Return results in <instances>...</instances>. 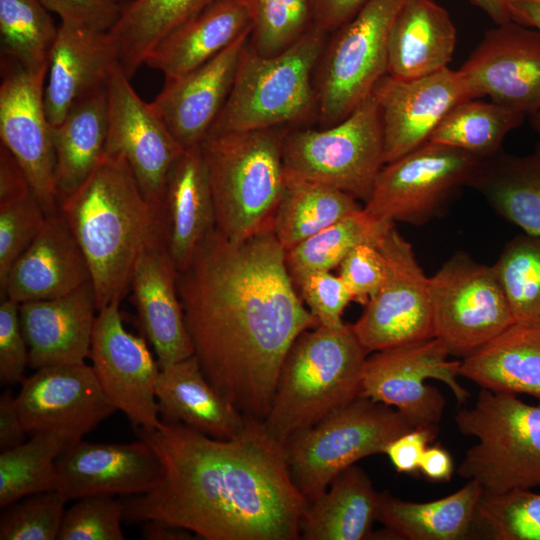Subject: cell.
Instances as JSON below:
<instances>
[{
    "instance_id": "1",
    "label": "cell",
    "mask_w": 540,
    "mask_h": 540,
    "mask_svg": "<svg viewBox=\"0 0 540 540\" xmlns=\"http://www.w3.org/2000/svg\"><path fill=\"white\" fill-rule=\"evenodd\" d=\"M177 287L205 377L247 420L262 423L290 347L318 325L272 226L242 241L213 229L178 272Z\"/></svg>"
},
{
    "instance_id": "2",
    "label": "cell",
    "mask_w": 540,
    "mask_h": 540,
    "mask_svg": "<svg viewBox=\"0 0 540 540\" xmlns=\"http://www.w3.org/2000/svg\"><path fill=\"white\" fill-rule=\"evenodd\" d=\"M161 472L148 491L129 496L124 522L160 520L205 540H297L307 500L294 485L284 445L262 423L216 439L180 423L136 428Z\"/></svg>"
},
{
    "instance_id": "3",
    "label": "cell",
    "mask_w": 540,
    "mask_h": 540,
    "mask_svg": "<svg viewBox=\"0 0 540 540\" xmlns=\"http://www.w3.org/2000/svg\"><path fill=\"white\" fill-rule=\"evenodd\" d=\"M59 212L87 261L97 310L120 303L142 248L163 227L161 210L146 200L123 157L104 154Z\"/></svg>"
},
{
    "instance_id": "4",
    "label": "cell",
    "mask_w": 540,
    "mask_h": 540,
    "mask_svg": "<svg viewBox=\"0 0 540 540\" xmlns=\"http://www.w3.org/2000/svg\"><path fill=\"white\" fill-rule=\"evenodd\" d=\"M369 353L345 323L301 333L282 364L264 430L284 444L358 397Z\"/></svg>"
},
{
    "instance_id": "5",
    "label": "cell",
    "mask_w": 540,
    "mask_h": 540,
    "mask_svg": "<svg viewBox=\"0 0 540 540\" xmlns=\"http://www.w3.org/2000/svg\"><path fill=\"white\" fill-rule=\"evenodd\" d=\"M287 127L208 134L200 144L207 165L215 227L242 241L272 226L286 172Z\"/></svg>"
},
{
    "instance_id": "6",
    "label": "cell",
    "mask_w": 540,
    "mask_h": 540,
    "mask_svg": "<svg viewBox=\"0 0 540 540\" xmlns=\"http://www.w3.org/2000/svg\"><path fill=\"white\" fill-rule=\"evenodd\" d=\"M326 35L313 25L274 56L258 54L247 42L229 96L208 134L300 125L317 117L313 76Z\"/></svg>"
},
{
    "instance_id": "7",
    "label": "cell",
    "mask_w": 540,
    "mask_h": 540,
    "mask_svg": "<svg viewBox=\"0 0 540 540\" xmlns=\"http://www.w3.org/2000/svg\"><path fill=\"white\" fill-rule=\"evenodd\" d=\"M454 421L461 434L477 439L457 469L459 476L478 482L485 493L540 487V403L481 388Z\"/></svg>"
},
{
    "instance_id": "8",
    "label": "cell",
    "mask_w": 540,
    "mask_h": 540,
    "mask_svg": "<svg viewBox=\"0 0 540 540\" xmlns=\"http://www.w3.org/2000/svg\"><path fill=\"white\" fill-rule=\"evenodd\" d=\"M413 428L395 408L358 396L284 442L291 479L311 501L341 472L384 454L393 439Z\"/></svg>"
},
{
    "instance_id": "9",
    "label": "cell",
    "mask_w": 540,
    "mask_h": 540,
    "mask_svg": "<svg viewBox=\"0 0 540 540\" xmlns=\"http://www.w3.org/2000/svg\"><path fill=\"white\" fill-rule=\"evenodd\" d=\"M283 162L286 174L331 186L365 203L384 165L383 130L373 91L334 125L288 129Z\"/></svg>"
},
{
    "instance_id": "10",
    "label": "cell",
    "mask_w": 540,
    "mask_h": 540,
    "mask_svg": "<svg viewBox=\"0 0 540 540\" xmlns=\"http://www.w3.org/2000/svg\"><path fill=\"white\" fill-rule=\"evenodd\" d=\"M409 0H368L334 31L317 64L315 90L320 126L348 116L387 74L393 23Z\"/></svg>"
},
{
    "instance_id": "11",
    "label": "cell",
    "mask_w": 540,
    "mask_h": 540,
    "mask_svg": "<svg viewBox=\"0 0 540 540\" xmlns=\"http://www.w3.org/2000/svg\"><path fill=\"white\" fill-rule=\"evenodd\" d=\"M482 160L428 141L382 166L363 208L379 220L426 224L439 217L456 193L468 186Z\"/></svg>"
},
{
    "instance_id": "12",
    "label": "cell",
    "mask_w": 540,
    "mask_h": 540,
    "mask_svg": "<svg viewBox=\"0 0 540 540\" xmlns=\"http://www.w3.org/2000/svg\"><path fill=\"white\" fill-rule=\"evenodd\" d=\"M434 338L465 358L515 323L492 266L454 253L429 277Z\"/></svg>"
},
{
    "instance_id": "13",
    "label": "cell",
    "mask_w": 540,
    "mask_h": 540,
    "mask_svg": "<svg viewBox=\"0 0 540 540\" xmlns=\"http://www.w3.org/2000/svg\"><path fill=\"white\" fill-rule=\"evenodd\" d=\"M448 356L437 338L374 351L363 365L359 396L395 408L414 427L437 426L445 399L426 379L443 382L461 404L469 397L457 380L461 361Z\"/></svg>"
},
{
    "instance_id": "14",
    "label": "cell",
    "mask_w": 540,
    "mask_h": 540,
    "mask_svg": "<svg viewBox=\"0 0 540 540\" xmlns=\"http://www.w3.org/2000/svg\"><path fill=\"white\" fill-rule=\"evenodd\" d=\"M376 246L385 257L387 276L351 325L355 335L369 352L434 338L429 277L411 243L392 224Z\"/></svg>"
},
{
    "instance_id": "15",
    "label": "cell",
    "mask_w": 540,
    "mask_h": 540,
    "mask_svg": "<svg viewBox=\"0 0 540 540\" xmlns=\"http://www.w3.org/2000/svg\"><path fill=\"white\" fill-rule=\"evenodd\" d=\"M0 138L25 172L46 217L59 213L52 126L44 106L48 70L29 72L2 59Z\"/></svg>"
},
{
    "instance_id": "16",
    "label": "cell",
    "mask_w": 540,
    "mask_h": 540,
    "mask_svg": "<svg viewBox=\"0 0 540 540\" xmlns=\"http://www.w3.org/2000/svg\"><path fill=\"white\" fill-rule=\"evenodd\" d=\"M108 129L104 154L129 164L146 200L161 210L169 170L183 152L150 103L130 84L119 62L107 80Z\"/></svg>"
},
{
    "instance_id": "17",
    "label": "cell",
    "mask_w": 540,
    "mask_h": 540,
    "mask_svg": "<svg viewBox=\"0 0 540 540\" xmlns=\"http://www.w3.org/2000/svg\"><path fill=\"white\" fill-rule=\"evenodd\" d=\"M119 304L98 311L89 352L91 367L115 409L135 428L153 430L161 425L156 400L161 369L145 340L124 327Z\"/></svg>"
},
{
    "instance_id": "18",
    "label": "cell",
    "mask_w": 540,
    "mask_h": 540,
    "mask_svg": "<svg viewBox=\"0 0 540 540\" xmlns=\"http://www.w3.org/2000/svg\"><path fill=\"white\" fill-rule=\"evenodd\" d=\"M15 401L27 435L52 431L76 441L116 411L85 362L37 369Z\"/></svg>"
},
{
    "instance_id": "19",
    "label": "cell",
    "mask_w": 540,
    "mask_h": 540,
    "mask_svg": "<svg viewBox=\"0 0 540 540\" xmlns=\"http://www.w3.org/2000/svg\"><path fill=\"white\" fill-rule=\"evenodd\" d=\"M459 71L475 98L531 115L540 108V31L513 20L496 25Z\"/></svg>"
},
{
    "instance_id": "20",
    "label": "cell",
    "mask_w": 540,
    "mask_h": 540,
    "mask_svg": "<svg viewBox=\"0 0 540 540\" xmlns=\"http://www.w3.org/2000/svg\"><path fill=\"white\" fill-rule=\"evenodd\" d=\"M373 93L380 110L384 164L428 142L454 106L475 98L459 69L449 67L406 81L386 74Z\"/></svg>"
},
{
    "instance_id": "21",
    "label": "cell",
    "mask_w": 540,
    "mask_h": 540,
    "mask_svg": "<svg viewBox=\"0 0 540 540\" xmlns=\"http://www.w3.org/2000/svg\"><path fill=\"white\" fill-rule=\"evenodd\" d=\"M164 225L142 248L130 288L137 320L160 369L194 355Z\"/></svg>"
},
{
    "instance_id": "22",
    "label": "cell",
    "mask_w": 540,
    "mask_h": 540,
    "mask_svg": "<svg viewBox=\"0 0 540 540\" xmlns=\"http://www.w3.org/2000/svg\"><path fill=\"white\" fill-rule=\"evenodd\" d=\"M56 490L68 501L96 495L133 496L151 489L161 465L143 440L133 443H71L56 461Z\"/></svg>"
},
{
    "instance_id": "23",
    "label": "cell",
    "mask_w": 540,
    "mask_h": 540,
    "mask_svg": "<svg viewBox=\"0 0 540 540\" xmlns=\"http://www.w3.org/2000/svg\"><path fill=\"white\" fill-rule=\"evenodd\" d=\"M246 33L198 68L165 84L150 103L183 149L200 145L231 91Z\"/></svg>"
},
{
    "instance_id": "24",
    "label": "cell",
    "mask_w": 540,
    "mask_h": 540,
    "mask_svg": "<svg viewBox=\"0 0 540 540\" xmlns=\"http://www.w3.org/2000/svg\"><path fill=\"white\" fill-rule=\"evenodd\" d=\"M96 311L91 282L62 297L19 304L29 367L37 370L84 363L89 357Z\"/></svg>"
},
{
    "instance_id": "25",
    "label": "cell",
    "mask_w": 540,
    "mask_h": 540,
    "mask_svg": "<svg viewBox=\"0 0 540 540\" xmlns=\"http://www.w3.org/2000/svg\"><path fill=\"white\" fill-rule=\"evenodd\" d=\"M91 282L85 256L59 212L46 220L31 244L12 266L1 300L21 304L72 293Z\"/></svg>"
},
{
    "instance_id": "26",
    "label": "cell",
    "mask_w": 540,
    "mask_h": 540,
    "mask_svg": "<svg viewBox=\"0 0 540 540\" xmlns=\"http://www.w3.org/2000/svg\"><path fill=\"white\" fill-rule=\"evenodd\" d=\"M117 62L110 32L61 22L44 87V106L51 126L58 125L78 100L106 85Z\"/></svg>"
},
{
    "instance_id": "27",
    "label": "cell",
    "mask_w": 540,
    "mask_h": 540,
    "mask_svg": "<svg viewBox=\"0 0 540 540\" xmlns=\"http://www.w3.org/2000/svg\"><path fill=\"white\" fill-rule=\"evenodd\" d=\"M161 214L171 259L181 272L199 244L216 228L209 174L200 145L184 149L172 164Z\"/></svg>"
},
{
    "instance_id": "28",
    "label": "cell",
    "mask_w": 540,
    "mask_h": 540,
    "mask_svg": "<svg viewBox=\"0 0 540 540\" xmlns=\"http://www.w3.org/2000/svg\"><path fill=\"white\" fill-rule=\"evenodd\" d=\"M251 29L249 0H215L166 35L144 64L160 71L165 80L175 79L203 65Z\"/></svg>"
},
{
    "instance_id": "29",
    "label": "cell",
    "mask_w": 540,
    "mask_h": 540,
    "mask_svg": "<svg viewBox=\"0 0 540 540\" xmlns=\"http://www.w3.org/2000/svg\"><path fill=\"white\" fill-rule=\"evenodd\" d=\"M156 400L162 422L216 439L238 437L252 422L218 394L194 355L160 370Z\"/></svg>"
},
{
    "instance_id": "30",
    "label": "cell",
    "mask_w": 540,
    "mask_h": 540,
    "mask_svg": "<svg viewBox=\"0 0 540 540\" xmlns=\"http://www.w3.org/2000/svg\"><path fill=\"white\" fill-rule=\"evenodd\" d=\"M456 40V28L445 8L434 0H409L391 29L387 74L406 81L447 68Z\"/></svg>"
},
{
    "instance_id": "31",
    "label": "cell",
    "mask_w": 540,
    "mask_h": 540,
    "mask_svg": "<svg viewBox=\"0 0 540 540\" xmlns=\"http://www.w3.org/2000/svg\"><path fill=\"white\" fill-rule=\"evenodd\" d=\"M459 375L484 389L540 401V324L513 323L463 358Z\"/></svg>"
},
{
    "instance_id": "32",
    "label": "cell",
    "mask_w": 540,
    "mask_h": 540,
    "mask_svg": "<svg viewBox=\"0 0 540 540\" xmlns=\"http://www.w3.org/2000/svg\"><path fill=\"white\" fill-rule=\"evenodd\" d=\"M380 493L368 475L353 465L337 475L300 520V539L362 540L371 535Z\"/></svg>"
},
{
    "instance_id": "33",
    "label": "cell",
    "mask_w": 540,
    "mask_h": 540,
    "mask_svg": "<svg viewBox=\"0 0 540 540\" xmlns=\"http://www.w3.org/2000/svg\"><path fill=\"white\" fill-rule=\"evenodd\" d=\"M108 129L107 84L78 100L52 126L59 205L93 173L104 156Z\"/></svg>"
},
{
    "instance_id": "34",
    "label": "cell",
    "mask_w": 540,
    "mask_h": 540,
    "mask_svg": "<svg viewBox=\"0 0 540 540\" xmlns=\"http://www.w3.org/2000/svg\"><path fill=\"white\" fill-rule=\"evenodd\" d=\"M482 486L468 482L456 492L429 502L405 501L380 493L377 521L387 536L403 540H459L470 535Z\"/></svg>"
},
{
    "instance_id": "35",
    "label": "cell",
    "mask_w": 540,
    "mask_h": 540,
    "mask_svg": "<svg viewBox=\"0 0 540 540\" xmlns=\"http://www.w3.org/2000/svg\"><path fill=\"white\" fill-rule=\"evenodd\" d=\"M468 187L503 219L524 233L540 235V152L499 151L483 159Z\"/></svg>"
},
{
    "instance_id": "36",
    "label": "cell",
    "mask_w": 540,
    "mask_h": 540,
    "mask_svg": "<svg viewBox=\"0 0 540 540\" xmlns=\"http://www.w3.org/2000/svg\"><path fill=\"white\" fill-rule=\"evenodd\" d=\"M362 208L346 192L286 174L272 228L286 251Z\"/></svg>"
},
{
    "instance_id": "37",
    "label": "cell",
    "mask_w": 540,
    "mask_h": 540,
    "mask_svg": "<svg viewBox=\"0 0 540 540\" xmlns=\"http://www.w3.org/2000/svg\"><path fill=\"white\" fill-rule=\"evenodd\" d=\"M215 0H132L110 31L117 58L131 79L151 50L172 30Z\"/></svg>"
},
{
    "instance_id": "38",
    "label": "cell",
    "mask_w": 540,
    "mask_h": 540,
    "mask_svg": "<svg viewBox=\"0 0 540 540\" xmlns=\"http://www.w3.org/2000/svg\"><path fill=\"white\" fill-rule=\"evenodd\" d=\"M526 116L493 101L467 99L448 112L429 141L486 159L502 150L505 137L521 126Z\"/></svg>"
},
{
    "instance_id": "39",
    "label": "cell",
    "mask_w": 540,
    "mask_h": 540,
    "mask_svg": "<svg viewBox=\"0 0 540 540\" xmlns=\"http://www.w3.org/2000/svg\"><path fill=\"white\" fill-rule=\"evenodd\" d=\"M73 442L60 432H41L0 454V508L26 496L56 490V461Z\"/></svg>"
},
{
    "instance_id": "40",
    "label": "cell",
    "mask_w": 540,
    "mask_h": 540,
    "mask_svg": "<svg viewBox=\"0 0 540 540\" xmlns=\"http://www.w3.org/2000/svg\"><path fill=\"white\" fill-rule=\"evenodd\" d=\"M393 222L376 219L364 208L337 221L285 251L291 279L313 271H331L358 245H376Z\"/></svg>"
},
{
    "instance_id": "41",
    "label": "cell",
    "mask_w": 540,
    "mask_h": 540,
    "mask_svg": "<svg viewBox=\"0 0 540 540\" xmlns=\"http://www.w3.org/2000/svg\"><path fill=\"white\" fill-rule=\"evenodd\" d=\"M39 0H0V39L4 58L29 72L48 70L58 27Z\"/></svg>"
},
{
    "instance_id": "42",
    "label": "cell",
    "mask_w": 540,
    "mask_h": 540,
    "mask_svg": "<svg viewBox=\"0 0 540 540\" xmlns=\"http://www.w3.org/2000/svg\"><path fill=\"white\" fill-rule=\"evenodd\" d=\"M493 268L515 322L540 324V235L510 239Z\"/></svg>"
},
{
    "instance_id": "43",
    "label": "cell",
    "mask_w": 540,
    "mask_h": 540,
    "mask_svg": "<svg viewBox=\"0 0 540 540\" xmlns=\"http://www.w3.org/2000/svg\"><path fill=\"white\" fill-rule=\"evenodd\" d=\"M479 527L493 540H540V493L512 489L483 492L472 529Z\"/></svg>"
},
{
    "instance_id": "44",
    "label": "cell",
    "mask_w": 540,
    "mask_h": 540,
    "mask_svg": "<svg viewBox=\"0 0 540 540\" xmlns=\"http://www.w3.org/2000/svg\"><path fill=\"white\" fill-rule=\"evenodd\" d=\"M250 46L262 56L277 55L313 25V0H249Z\"/></svg>"
},
{
    "instance_id": "45",
    "label": "cell",
    "mask_w": 540,
    "mask_h": 540,
    "mask_svg": "<svg viewBox=\"0 0 540 540\" xmlns=\"http://www.w3.org/2000/svg\"><path fill=\"white\" fill-rule=\"evenodd\" d=\"M66 497L58 490L35 493L2 509L1 540H57Z\"/></svg>"
},
{
    "instance_id": "46",
    "label": "cell",
    "mask_w": 540,
    "mask_h": 540,
    "mask_svg": "<svg viewBox=\"0 0 540 540\" xmlns=\"http://www.w3.org/2000/svg\"><path fill=\"white\" fill-rule=\"evenodd\" d=\"M124 503L112 495L77 499L65 511L57 540H124Z\"/></svg>"
},
{
    "instance_id": "47",
    "label": "cell",
    "mask_w": 540,
    "mask_h": 540,
    "mask_svg": "<svg viewBox=\"0 0 540 540\" xmlns=\"http://www.w3.org/2000/svg\"><path fill=\"white\" fill-rule=\"evenodd\" d=\"M45 220L46 215L33 190L0 202V289Z\"/></svg>"
},
{
    "instance_id": "48",
    "label": "cell",
    "mask_w": 540,
    "mask_h": 540,
    "mask_svg": "<svg viewBox=\"0 0 540 540\" xmlns=\"http://www.w3.org/2000/svg\"><path fill=\"white\" fill-rule=\"evenodd\" d=\"M294 285L318 325L338 327L344 324V309L354 298L339 275L330 271H313L302 276Z\"/></svg>"
},
{
    "instance_id": "49",
    "label": "cell",
    "mask_w": 540,
    "mask_h": 540,
    "mask_svg": "<svg viewBox=\"0 0 540 540\" xmlns=\"http://www.w3.org/2000/svg\"><path fill=\"white\" fill-rule=\"evenodd\" d=\"M338 267L339 276L350 289L354 301L364 306L381 288L387 276L384 255L370 243L356 246Z\"/></svg>"
},
{
    "instance_id": "50",
    "label": "cell",
    "mask_w": 540,
    "mask_h": 540,
    "mask_svg": "<svg viewBox=\"0 0 540 540\" xmlns=\"http://www.w3.org/2000/svg\"><path fill=\"white\" fill-rule=\"evenodd\" d=\"M29 366L28 346L19 320V304L8 298L0 303V383H22Z\"/></svg>"
},
{
    "instance_id": "51",
    "label": "cell",
    "mask_w": 540,
    "mask_h": 540,
    "mask_svg": "<svg viewBox=\"0 0 540 540\" xmlns=\"http://www.w3.org/2000/svg\"><path fill=\"white\" fill-rule=\"evenodd\" d=\"M57 14L61 22L85 29L110 32L121 17L124 5L119 0H39Z\"/></svg>"
},
{
    "instance_id": "52",
    "label": "cell",
    "mask_w": 540,
    "mask_h": 540,
    "mask_svg": "<svg viewBox=\"0 0 540 540\" xmlns=\"http://www.w3.org/2000/svg\"><path fill=\"white\" fill-rule=\"evenodd\" d=\"M436 434L437 426L415 427L393 439L384 454L398 473H413L419 470L420 459Z\"/></svg>"
},
{
    "instance_id": "53",
    "label": "cell",
    "mask_w": 540,
    "mask_h": 540,
    "mask_svg": "<svg viewBox=\"0 0 540 540\" xmlns=\"http://www.w3.org/2000/svg\"><path fill=\"white\" fill-rule=\"evenodd\" d=\"M368 0H313L314 25L325 33H333L367 3Z\"/></svg>"
},
{
    "instance_id": "54",
    "label": "cell",
    "mask_w": 540,
    "mask_h": 540,
    "mask_svg": "<svg viewBox=\"0 0 540 540\" xmlns=\"http://www.w3.org/2000/svg\"><path fill=\"white\" fill-rule=\"evenodd\" d=\"M26 435L15 396L6 390L0 397V450H9L24 443Z\"/></svg>"
},
{
    "instance_id": "55",
    "label": "cell",
    "mask_w": 540,
    "mask_h": 540,
    "mask_svg": "<svg viewBox=\"0 0 540 540\" xmlns=\"http://www.w3.org/2000/svg\"><path fill=\"white\" fill-rule=\"evenodd\" d=\"M29 190L30 183L13 154L0 146V202L16 198Z\"/></svg>"
},
{
    "instance_id": "56",
    "label": "cell",
    "mask_w": 540,
    "mask_h": 540,
    "mask_svg": "<svg viewBox=\"0 0 540 540\" xmlns=\"http://www.w3.org/2000/svg\"><path fill=\"white\" fill-rule=\"evenodd\" d=\"M419 470L431 481L446 482L453 475L454 464L450 453L437 444L426 448L419 462Z\"/></svg>"
},
{
    "instance_id": "57",
    "label": "cell",
    "mask_w": 540,
    "mask_h": 540,
    "mask_svg": "<svg viewBox=\"0 0 540 540\" xmlns=\"http://www.w3.org/2000/svg\"><path fill=\"white\" fill-rule=\"evenodd\" d=\"M141 524V536L146 540H187L196 536L189 530L160 520H148Z\"/></svg>"
},
{
    "instance_id": "58",
    "label": "cell",
    "mask_w": 540,
    "mask_h": 540,
    "mask_svg": "<svg viewBox=\"0 0 540 540\" xmlns=\"http://www.w3.org/2000/svg\"><path fill=\"white\" fill-rule=\"evenodd\" d=\"M512 20L540 31V0H510Z\"/></svg>"
},
{
    "instance_id": "59",
    "label": "cell",
    "mask_w": 540,
    "mask_h": 540,
    "mask_svg": "<svg viewBox=\"0 0 540 540\" xmlns=\"http://www.w3.org/2000/svg\"><path fill=\"white\" fill-rule=\"evenodd\" d=\"M469 2L486 13L496 25L512 21L510 0H469Z\"/></svg>"
},
{
    "instance_id": "60",
    "label": "cell",
    "mask_w": 540,
    "mask_h": 540,
    "mask_svg": "<svg viewBox=\"0 0 540 540\" xmlns=\"http://www.w3.org/2000/svg\"><path fill=\"white\" fill-rule=\"evenodd\" d=\"M529 116H530L532 127L535 129V131L539 135V144L536 151L540 152V108Z\"/></svg>"
}]
</instances>
